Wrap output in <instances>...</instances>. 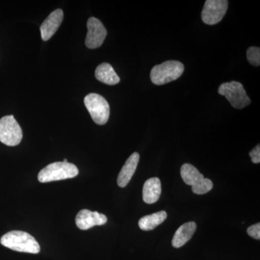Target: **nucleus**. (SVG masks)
Segmentation results:
<instances>
[{
	"label": "nucleus",
	"mask_w": 260,
	"mask_h": 260,
	"mask_svg": "<svg viewBox=\"0 0 260 260\" xmlns=\"http://www.w3.org/2000/svg\"><path fill=\"white\" fill-rule=\"evenodd\" d=\"M0 242L5 247L19 252L38 254L40 251V245L35 238L28 233L21 231H12L1 238Z\"/></svg>",
	"instance_id": "1"
},
{
	"label": "nucleus",
	"mask_w": 260,
	"mask_h": 260,
	"mask_svg": "<svg viewBox=\"0 0 260 260\" xmlns=\"http://www.w3.org/2000/svg\"><path fill=\"white\" fill-rule=\"evenodd\" d=\"M79 171L76 166L68 162H54L42 169L38 175L40 182L64 180L78 176Z\"/></svg>",
	"instance_id": "2"
},
{
	"label": "nucleus",
	"mask_w": 260,
	"mask_h": 260,
	"mask_svg": "<svg viewBox=\"0 0 260 260\" xmlns=\"http://www.w3.org/2000/svg\"><path fill=\"white\" fill-rule=\"evenodd\" d=\"M184 70V64L180 61H167L153 67L150 72V79L155 85H165L180 78Z\"/></svg>",
	"instance_id": "3"
},
{
	"label": "nucleus",
	"mask_w": 260,
	"mask_h": 260,
	"mask_svg": "<svg viewBox=\"0 0 260 260\" xmlns=\"http://www.w3.org/2000/svg\"><path fill=\"white\" fill-rule=\"evenodd\" d=\"M181 176L185 184L191 186V190L196 194H204L213 189V181L205 178L196 167L184 164L181 167Z\"/></svg>",
	"instance_id": "4"
},
{
	"label": "nucleus",
	"mask_w": 260,
	"mask_h": 260,
	"mask_svg": "<svg viewBox=\"0 0 260 260\" xmlns=\"http://www.w3.org/2000/svg\"><path fill=\"white\" fill-rule=\"evenodd\" d=\"M84 104L94 122L99 125H104L109 120L110 107L102 95L96 93L88 94L84 99Z\"/></svg>",
	"instance_id": "5"
},
{
	"label": "nucleus",
	"mask_w": 260,
	"mask_h": 260,
	"mask_svg": "<svg viewBox=\"0 0 260 260\" xmlns=\"http://www.w3.org/2000/svg\"><path fill=\"white\" fill-rule=\"evenodd\" d=\"M218 93L226 98L232 107L242 109L251 104V100L246 93L245 89L241 83L237 81L221 84L218 88Z\"/></svg>",
	"instance_id": "6"
},
{
	"label": "nucleus",
	"mask_w": 260,
	"mask_h": 260,
	"mask_svg": "<svg viewBox=\"0 0 260 260\" xmlns=\"http://www.w3.org/2000/svg\"><path fill=\"white\" fill-rule=\"evenodd\" d=\"M23 131L14 116H5L0 119V142L8 146L20 144Z\"/></svg>",
	"instance_id": "7"
},
{
	"label": "nucleus",
	"mask_w": 260,
	"mask_h": 260,
	"mask_svg": "<svg viewBox=\"0 0 260 260\" xmlns=\"http://www.w3.org/2000/svg\"><path fill=\"white\" fill-rule=\"evenodd\" d=\"M229 6L227 0H207L202 11V20L207 25H215L221 21Z\"/></svg>",
	"instance_id": "8"
},
{
	"label": "nucleus",
	"mask_w": 260,
	"mask_h": 260,
	"mask_svg": "<svg viewBox=\"0 0 260 260\" xmlns=\"http://www.w3.org/2000/svg\"><path fill=\"white\" fill-rule=\"evenodd\" d=\"M87 27L88 32L85 39V45L90 49L100 47L107 37V29L101 20L94 17L88 19Z\"/></svg>",
	"instance_id": "9"
},
{
	"label": "nucleus",
	"mask_w": 260,
	"mask_h": 260,
	"mask_svg": "<svg viewBox=\"0 0 260 260\" xmlns=\"http://www.w3.org/2000/svg\"><path fill=\"white\" fill-rule=\"evenodd\" d=\"M107 222V217L104 214L86 209L80 210L75 218V223L80 230H88L95 225H104Z\"/></svg>",
	"instance_id": "10"
},
{
	"label": "nucleus",
	"mask_w": 260,
	"mask_h": 260,
	"mask_svg": "<svg viewBox=\"0 0 260 260\" xmlns=\"http://www.w3.org/2000/svg\"><path fill=\"white\" fill-rule=\"evenodd\" d=\"M63 18L64 12L61 9L54 10L48 16L40 27L43 41L49 40L55 34L62 23Z\"/></svg>",
	"instance_id": "11"
},
{
	"label": "nucleus",
	"mask_w": 260,
	"mask_h": 260,
	"mask_svg": "<svg viewBox=\"0 0 260 260\" xmlns=\"http://www.w3.org/2000/svg\"><path fill=\"white\" fill-rule=\"evenodd\" d=\"M139 160L140 155L138 153L132 154L128 158L118 176L117 184L119 186L122 188L125 187L129 184L136 171Z\"/></svg>",
	"instance_id": "12"
},
{
	"label": "nucleus",
	"mask_w": 260,
	"mask_h": 260,
	"mask_svg": "<svg viewBox=\"0 0 260 260\" xmlns=\"http://www.w3.org/2000/svg\"><path fill=\"white\" fill-rule=\"evenodd\" d=\"M161 194V183L157 177L150 178L145 181L143 189V200L147 204L156 203Z\"/></svg>",
	"instance_id": "13"
},
{
	"label": "nucleus",
	"mask_w": 260,
	"mask_h": 260,
	"mask_svg": "<svg viewBox=\"0 0 260 260\" xmlns=\"http://www.w3.org/2000/svg\"><path fill=\"white\" fill-rule=\"evenodd\" d=\"M197 224L194 222H188L183 224L177 229L172 239V246L174 248H180L191 239L196 232Z\"/></svg>",
	"instance_id": "14"
},
{
	"label": "nucleus",
	"mask_w": 260,
	"mask_h": 260,
	"mask_svg": "<svg viewBox=\"0 0 260 260\" xmlns=\"http://www.w3.org/2000/svg\"><path fill=\"white\" fill-rule=\"evenodd\" d=\"M95 76L98 80L109 85H116L120 82V78L109 63L99 64L95 69Z\"/></svg>",
	"instance_id": "15"
},
{
	"label": "nucleus",
	"mask_w": 260,
	"mask_h": 260,
	"mask_svg": "<svg viewBox=\"0 0 260 260\" xmlns=\"http://www.w3.org/2000/svg\"><path fill=\"white\" fill-rule=\"evenodd\" d=\"M167 218V212L162 210L140 218L138 225L143 231H151L164 223Z\"/></svg>",
	"instance_id": "16"
},
{
	"label": "nucleus",
	"mask_w": 260,
	"mask_h": 260,
	"mask_svg": "<svg viewBox=\"0 0 260 260\" xmlns=\"http://www.w3.org/2000/svg\"><path fill=\"white\" fill-rule=\"evenodd\" d=\"M246 57L251 64L258 67L260 64V49L259 47H249L246 51Z\"/></svg>",
	"instance_id": "17"
},
{
	"label": "nucleus",
	"mask_w": 260,
	"mask_h": 260,
	"mask_svg": "<svg viewBox=\"0 0 260 260\" xmlns=\"http://www.w3.org/2000/svg\"><path fill=\"white\" fill-rule=\"evenodd\" d=\"M247 234L249 237H252L253 239L259 240L260 239V224L257 223L254 225H251L247 229Z\"/></svg>",
	"instance_id": "18"
},
{
	"label": "nucleus",
	"mask_w": 260,
	"mask_h": 260,
	"mask_svg": "<svg viewBox=\"0 0 260 260\" xmlns=\"http://www.w3.org/2000/svg\"><path fill=\"white\" fill-rule=\"evenodd\" d=\"M249 155L251 158V161L254 162V164H259L260 162V145H257L253 149L250 153H249Z\"/></svg>",
	"instance_id": "19"
},
{
	"label": "nucleus",
	"mask_w": 260,
	"mask_h": 260,
	"mask_svg": "<svg viewBox=\"0 0 260 260\" xmlns=\"http://www.w3.org/2000/svg\"><path fill=\"white\" fill-rule=\"evenodd\" d=\"M64 162H68V160H67V159H64Z\"/></svg>",
	"instance_id": "20"
}]
</instances>
